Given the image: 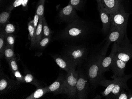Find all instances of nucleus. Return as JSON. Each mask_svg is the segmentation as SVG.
Wrapping results in <instances>:
<instances>
[{
  "label": "nucleus",
  "mask_w": 132,
  "mask_h": 99,
  "mask_svg": "<svg viewBox=\"0 0 132 99\" xmlns=\"http://www.w3.org/2000/svg\"><path fill=\"white\" fill-rule=\"evenodd\" d=\"M65 77L63 75H60L57 79L48 86L49 92H52L54 95L65 94Z\"/></svg>",
  "instance_id": "9b49d317"
},
{
  "label": "nucleus",
  "mask_w": 132,
  "mask_h": 99,
  "mask_svg": "<svg viewBox=\"0 0 132 99\" xmlns=\"http://www.w3.org/2000/svg\"><path fill=\"white\" fill-rule=\"evenodd\" d=\"M127 62L119 59L115 56L110 68L113 72V76H122L124 75Z\"/></svg>",
  "instance_id": "2eb2a0df"
},
{
  "label": "nucleus",
  "mask_w": 132,
  "mask_h": 99,
  "mask_svg": "<svg viewBox=\"0 0 132 99\" xmlns=\"http://www.w3.org/2000/svg\"><path fill=\"white\" fill-rule=\"evenodd\" d=\"M78 71V78L76 85V98L85 99L88 91V82L87 77L82 71Z\"/></svg>",
  "instance_id": "6e6552de"
},
{
  "label": "nucleus",
  "mask_w": 132,
  "mask_h": 99,
  "mask_svg": "<svg viewBox=\"0 0 132 99\" xmlns=\"http://www.w3.org/2000/svg\"><path fill=\"white\" fill-rule=\"evenodd\" d=\"M29 0H15L12 3L10 6L8 10L12 11L15 8L22 5L23 8H25L27 6V4Z\"/></svg>",
  "instance_id": "b1692460"
},
{
  "label": "nucleus",
  "mask_w": 132,
  "mask_h": 99,
  "mask_svg": "<svg viewBox=\"0 0 132 99\" xmlns=\"http://www.w3.org/2000/svg\"><path fill=\"white\" fill-rule=\"evenodd\" d=\"M15 31V26L10 23H8L6 24L4 26V29L3 30V32L5 35L13 34L14 33Z\"/></svg>",
  "instance_id": "cd10ccee"
},
{
  "label": "nucleus",
  "mask_w": 132,
  "mask_h": 99,
  "mask_svg": "<svg viewBox=\"0 0 132 99\" xmlns=\"http://www.w3.org/2000/svg\"><path fill=\"white\" fill-rule=\"evenodd\" d=\"M39 18H40V17L38 16V15L37 14L35 13L33 20H32V23H33V26H34L35 30L36 31V29H37V27L38 25Z\"/></svg>",
  "instance_id": "f704fd0d"
},
{
  "label": "nucleus",
  "mask_w": 132,
  "mask_h": 99,
  "mask_svg": "<svg viewBox=\"0 0 132 99\" xmlns=\"http://www.w3.org/2000/svg\"><path fill=\"white\" fill-rule=\"evenodd\" d=\"M76 68L72 69L67 72L65 76V89L68 97L70 99L76 98V85L78 78V71Z\"/></svg>",
  "instance_id": "39448f33"
},
{
  "label": "nucleus",
  "mask_w": 132,
  "mask_h": 99,
  "mask_svg": "<svg viewBox=\"0 0 132 99\" xmlns=\"http://www.w3.org/2000/svg\"><path fill=\"white\" fill-rule=\"evenodd\" d=\"M110 15L111 24L122 30L126 31L129 14L125 12L121 4L116 11Z\"/></svg>",
  "instance_id": "423d86ee"
},
{
  "label": "nucleus",
  "mask_w": 132,
  "mask_h": 99,
  "mask_svg": "<svg viewBox=\"0 0 132 99\" xmlns=\"http://www.w3.org/2000/svg\"><path fill=\"white\" fill-rule=\"evenodd\" d=\"M117 44L113 43L110 54L106 57H104L102 61L101 65V73L102 74L109 71L112 64L117 52Z\"/></svg>",
  "instance_id": "ddd939ff"
},
{
  "label": "nucleus",
  "mask_w": 132,
  "mask_h": 99,
  "mask_svg": "<svg viewBox=\"0 0 132 99\" xmlns=\"http://www.w3.org/2000/svg\"><path fill=\"white\" fill-rule=\"evenodd\" d=\"M43 17H40L38 25L37 27L35 33V46H37L38 43L42 38L43 33Z\"/></svg>",
  "instance_id": "6ab92c4d"
},
{
  "label": "nucleus",
  "mask_w": 132,
  "mask_h": 99,
  "mask_svg": "<svg viewBox=\"0 0 132 99\" xmlns=\"http://www.w3.org/2000/svg\"><path fill=\"white\" fill-rule=\"evenodd\" d=\"M53 58L58 66L67 73L76 67L67 58L63 56L54 55L53 56Z\"/></svg>",
  "instance_id": "dca6fc26"
},
{
  "label": "nucleus",
  "mask_w": 132,
  "mask_h": 99,
  "mask_svg": "<svg viewBox=\"0 0 132 99\" xmlns=\"http://www.w3.org/2000/svg\"><path fill=\"white\" fill-rule=\"evenodd\" d=\"M115 99H128L129 95L125 91L124 89L122 90L119 94L116 96Z\"/></svg>",
  "instance_id": "72a5a7b5"
},
{
  "label": "nucleus",
  "mask_w": 132,
  "mask_h": 99,
  "mask_svg": "<svg viewBox=\"0 0 132 99\" xmlns=\"http://www.w3.org/2000/svg\"><path fill=\"white\" fill-rule=\"evenodd\" d=\"M98 9L99 11L100 18L102 23V31L104 33H107L111 25V16L104 7L103 4H98Z\"/></svg>",
  "instance_id": "9d476101"
},
{
  "label": "nucleus",
  "mask_w": 132,
  "mask_h": 99,
  "mask_svg": "<svg viewBox=\"0 0 132 99\" xmlns=\"http://www.w3.org/2000/svg\"><path fill=\"white\" fill-rule=\"evenodd\" d=\"M49 92L48 86L44 88H39L34 91L26 99H37L40 98L47 93Z\"/></svg>",
  "instance_id": "a211bd4d"
},
{
  "label": "nucleus",
  "mask_w": 132,
  "mask_h": 99,
  "mask_svg": "<svg viewBox=\"0 0 132 99\" xmlns=\"http://www.w3.org/2000/svg\"><path fill=\"white\" fill-rule=\"evenodd\" d=\"M126 31L122 30L112 24H111L110 30L107 37V42L111 43H116L117 44H120L126 35Z\"/></svg>",
  "instance_id": "1a4fd4ad"
},
{
  "label": "nucleus",
  "mask_w": 132,
  "mask_h": 99,
  "mask_svg": "<svg viewBox=\"0 0 132 99\" xmlns=\"http://www.w3.org/2000/svg\"><path fill=\"white\" fill-rule=\"evenodd\" d=\"M3 57H5L7 61L15 57V53L14 48L12 47L6 46L3 53Z\"/></svg>",
  "instance_id": "4be33fe9"
},
{
  "label": "nucleus",
  "mask_w": 132,
  "mask_h": 99,
  "mask_svg": "<svg viewBox=\"0 0 132 99\" xmlns=\"http://www.w3.org/2000/svg\"><path fill=\"white\" fill-rule=\"evenodd\" d=\"M6 46L5 34L3 31H1L0 33V56L1 58L3 57V53L4 50Z\"/></svg>",
  "instance_id": "bb28decb"
},
{
  "label": "nucleus",
  "mask_w": 132,
  "mask_h": 99,
  "mask_svg": "<svg viewBox=\"0 0 132 99\" xmlns=\"http://www.w3.org/2000/svg\"><path fill=\"white\" fill-rule=\"evenodd\" d=\"M51 36V31L50 29L47 25L45 17H43V33H42V38H43L50 37Z\"/></svg>",
  "instance_id": "a878e982"
},
{
  "label": "nucleus",
  "mask_w": 132,
  "mask_h": 99,
  "mask_svg": "<svg viewBox=\"0 0 132 99\" xmlns=\"http://www.w3.org/2000/svg\"><path fill=\"white\" fill-rule=\"evenodd\" d=\"M13 74H14V75L15 77V78L17 80V81L20 84L22 83H24V76L22 75L19 70L15 71L14 73H13Z\"/></svg>",
  "instance_id": "473e14b6"
},
{
  "label": "nucleus",
  "mask_w": 132,
  "mask_h": 99,
  "mask_svg": "<svg viewBox=\"0 0 132 99\" xmlns=\"http://www.w3.org/2000/svg\"><path fill=\"white\" fill-rule=\"evenodd\" d=\"M86 26L78 19L70 23L61 34L63 38L76 40L82 37L87 32Z\"/></svg>",
  "instance_id": "7ed1b4c3"
},
{
  "label": "nucleus",
  "mask_w": 132,
  "mask_h": 99,
  "mask_svg": "<svg viewBox=\"0 0 132 99\" xmlns=\"http://www.w3.org/2000/svg\"><path fill=\"white\" fill-rule=\"evenodd\" d=\"M132 77L131 75H127L122 76H112V80L104 79L102 81V85L106 87L104 92L106 95H109L110 93L112 96V98L115 99L116 96L122 90L127 88V82Z\"/></svg>",
  "instance_id": "f03ea898"
},
{
  "label": "nucleus",
  "mask_w": 132,
  "mask_h": 99,
  "mask_svg": "<svg viewBox=\"0 0 132 99\" xmlns=\"http://www.w3.org/2000/svg\"><path fill=\"white\" fill-rule=\"evenodd\" d=\"M24 82L26 83L32 84L35 86L37 88H40V83L35 78L33 75L30 73H26L24 75Z\"/></svg>",
  "instance_id": "412c9836"
},
{
  "label": "nucleus",
  "mask_w": 132,
  "mask_h": 99,
  "mask_svg": "<svg viewBox=\"0 0 132 99\" xmlns=\"http://www.w3.org/2000/svg\"><path fill=\"white\" fill-rule=\"evenodd\" d=\"M102 3L109 14H112L120 6V0H102Z\"/></svg>",
  "instance_id": "f3484780"
},
{
  "label": "nucleus",
  "mask_w": 132,
  "mask_h": 99,
  "mask_svg": "<svg viewBox=\"0 0 132 99\" xmlns=\"http://www.w3.org/2000/svg\"><path fill=\"white\" fill-rule=\"evenodd\" d=\"M45 0H39L37 6L36 14H37L39 17L44 16V3Z\"/></svg>",
  "instance_id": "393cba45"
},
{
  "label": "nucleus",
  "mask_w": 132,
  "mask_h": 99,
  "mask_svg": "<svg viewBox=\"0 0 132 99\" xmlns=\"http://www.w3.org/2000/svg\"><path fill=\"white\" fill-rule=\"evenodd\" d=\"M59 16L61 20L69 23L76 20L78 17L75 9L69 3L68 5L61 10Z\"/></svg>",
  "instance_id": "4468645a"
},
{
  "label": "nucleus",
  "mask_w": 132,
  "mask_h": 99,
  "mask_svg": "<svg viewBox=\"0 0 132 99\" xmlns=\"http://www.w3.org/2000/svg\"><path fill=\"white\" fill-rule=\"evenodd\" d=\"M50 39H51L50 37L42 38L38 43L37 46H38L40 48H44L49 43Z\"/></svg>",
  "instance_id": "7c9ffc66"
},
{
  "label": "nucleus",
  "mask_w": 132,
  "mask_h": 99,
  "mask_svg": "<svg viewBox=\"0 0 132 99\" xmlns=\"http://www.w3.org/2000/svg\"><path fill=\"white\" fill-rule=\"evenodd\" d=\"M69 3L75 9L79 10L81 8L82 0H70Z\"/></svg>",
  "instance_id": "2f4dec72"
},
{
  "label": "nucleus",
  "mask_w": 132,
  "mask_h": 99,
  "mask_svg": "<svg viewBox=\"0 0 132 99\" xmlns=\"http://www.w3.org/2000/svg\"><path fill=\"white\" fill-rule=\"evenodd\" d=\"M8 62H9L10 68L12 73H14V72L17 71L19 70L16 58L15 57L11 59Z\"/></svg>",
  "instance_id": "c756f323"
},
{
  "label": "nucleus",
  "mask_w": 132,
  "mask_h": 99,
  "mask_svg": "<svg viewBox=\"0 0 132 99\" xmlns=\"http://www.w3.org/2000/svg\"><path fill=\"white\" fill-rule=\"evenodd\" d=\"M28 30L29 32V37L31 41V48L35 47L36 31L33 26L32 21L28 23Z\"/></svg>",
  "instance_id": "aec40b11"
},
{
  "label": "nucleus",
  "mask_w": 132,
  "mask_h": 99,
  "mask_svg": "<svg viewBox=\"0 0 132 99\" xmlns=\"http://www.w3.org/2000/svg\"><path fill=\"white\" fill-rule=\"evenodd\" d=\"M19 84L18 81L11 80L6 75L1 72L0 77V94L1 95L7 93Z\"/></svg>",
  "instance_id": "f8f14e48"
},
{
  "label": "nucleus",
  "mask_w": 132,
  "mask_h": 99,
  "mask_svg": "<svg viewBox=\"0 0 132 99\" xmlns=\"http://www.w3.org/2000/svg\"><path fill=\"white\" fill-rule=\"evenodd\" d=\"M87 54V49L84 47L72 46L67 48L64 51L63 56L76 66L81 64L86 59Z\"/></svg>",
  "instance_id": "20e7f679"
},
{
  "label": "nucleus",
  "mask_w": 132,
  "mask_h": 99,
  "mask_svg": "<svg viewBox=\"0 0 132 99\" xmlns=\"http://www.w3.org/2000/svg\"><path fill=\"white\" fill-rule=\"evenodd\" d=\"M129 99H132V94H129Z\"/></svg>",
  "instance_id": "e433bc0d"
},
{
  "label": "nucleus",
  "mask_w": 132,
  "mask_h": 99,
  "mask_svg": "<svg viewBox=\"0 0 132 99\" xmlns=\"http://www.w3.org/2000/svg\"><path fill=\"white\" fill-rule=\"evenodd\" d=\"M5 37L6 46L14 48L15 42V37L13 34H5Z\"/></svg>",
  "instance_id": "c85d7f7f"
},
{
  "label": "nucleus",
  "mask_w": 132,
  "mask_h": 99,
  "mask_svg": "<svg viewBox=\"0 0 132 99\" xmlns=\"http://www.w3.org/2000/svg\"><path fill=\"white\" fill-rule=\"evenodd\" d=\"M126 35L123 42L120 44H117L116 57L127 63L132 58V45Z\"/></svg>",
  "instance_id": "0eeeda50"
},
{
  "label": "nucleus",
  "mask_w": 132,
  "mask_h": 99,
  "mask_svg": "<svg viewBox=\"0 0 132 99\" xmlns=\"http://www.w3.org/2000/svg\"><path fill=\"white\" fill-rule=\"evenodd\" d=\"M98 4L101 3L102 2V0H96Z\"/></svg>",
  "instance_id": "c9c22d12"
},
{
  "label": "nucleus",
  "mask_w": 132,
  "mask_h": 99,
  "mask_svg": "<svg viewBox=\"0 0 132 99\" xmlns=\"http://www.w3.org/2000/svg\"><path fill=\"white\" fill-rule=\"evenodd\" d=\"M12 11L8 10L3 11L0 14V24L1 26H4L9 21Z\"/></svg>",
  "instance_id": "5701e85b"
},
{
  "label": "nucleus",
  "mask_w": 132,
  "mask_h": 99,
  "mask_svg": "<svg viewBox=\"0 0 132 99\" xmlns=\"http://www.w3.org/2000/svg\"><path fill=\"white\" fill-rule=\"evenodd\" d=\"M110 45V43L106 42L101 52L93 57L88 65L87 70V77L94 87H97L99 81L101 79V63L105 57Z\"/></svg>",
  "instance_id": "f257e3e1"
}]
</instances>
